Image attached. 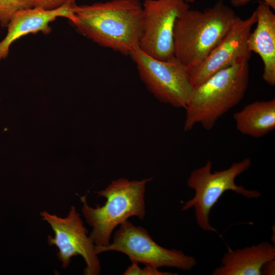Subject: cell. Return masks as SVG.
Instances as JSON below:
<instances>
[{
	"label": "cell",
	"instance_id": "14",
	"mask_svg": "<svg viewBox=\"0 0 275 275\" xmlns=\"http://www.w3.org/2000/svg\"><path fill=\"white\" fill-rule=\"evenodd\" d=\"M237 129L255 138L263 137L275 129V99L255 101L235 113Z\"/></svg>",
	"mask_w": 275,
	"mask_h": 275
},
{
	"label": "cell",
	"instance_id": "17",
	"mask_svg": "<svg viewBox=\"0 0 275 275\" xmlns=\"http://www.w3.org/2000/svg\"><path fill=\"white\" fill-rule=\"evenodd\" d=\"M76 0H34V7L46 10L54 9L65 5H75Z\"/></svg>",
	"mask_w": 275,
	"mask_h": 275
},
{
	"label": "cell",
	"instance_id": "4",
	"mask_svg": "<svg viewBox=\"0 0 275 275\" xmlns=\"http://www.w3.org/2000/svg\"><path fill=\"white\" fill-rule=\"evenodd\" d=\"M152 178L129 180L120 178L113 180L104 189L95 191L106 199L104 205L90 206L87 195L80 196L81 212L92 228L89 237L97 246H105L111 242L114 229L131 216L142 220L146 215L145 202L147 184Z\"/></svg>",
	"mask_w": 275,
	"mask_h": 275
},
{
	"label": "cell",
	"instance_id": "6",
	"mask_svg": "<svg viewBox=\"0 0 275 275\" xmlns=\"http://www.w3.org/2000/svg\"><path fill=\"white\" fill-rule=\"evenodd\" d=\"M95 251L98 255L108 251L119 252L127 256L131 262L142 263L157 268L171 267L187 271L197 264L195 258L181 250L161 246L146 229L127 220L120 225L112 242L105 246L96 245Z\"/></svg>",
	"mask_w": 275,
	"mask_h": 275
},
{
	"label": "cell",
	"instance_id": "1",
	"mask_svg": "<svg viewBox=\"0 0 275 275\" xmlns=\"http://www.w3.org/2000/svg\"><path fill=\"white\" fill-rule=\"evenodd\" d=\"M79 33L99 45L129 55L139 47L143 24L139 0H111L76 5L71 22Z\"/></svg>",
	"mask_w": 275,
	"mask_h": 275
},
{
	"label": "cell",
	"instance_id": "20",
	"mask_svg": "<svg viewBox=\"0 0 275 275\" xmlns=\"http://www.w3.org/2000/svg\"><path fill=\"white\" fill-rule=\"evenodd\" d=\"M195 1L196 0H185V1L187 3H194Z\"/></svg>",
	"mask_w": 275,
	"mask_h": 275
},
{
	"label": "cell",
	"instance_id": "11",
	"mask_svg": "<svg viewBox=\"0 0 275 275\" xmlns=\"http://www.w3.org/2000/svg\"><path fill=\"white\" fill-rule=\"evenodd\" d=\"M76 6L65 5L51 10L33 7L17 11L7 26L6 37L0 42V61L8 56L12 44L21 37L40 32L44 34H49L51 31L50 23L58 17H65L72 22Z\"/></svg>",
	"mask_w": 275,
	"mask_h": 275
},
{
	"label": "cell",
	"instance_id": "5",
	"mask_svg": "<svg viewBox=\"0 0 275 275\" xmlns=\"http://www.w3.org/2000/svg\"><path fill=\"white\" fill-rule=\"evenodd\" d=\"M251 164V159L247 157L233 163L227 169L212 173V162L208 160L204 166L194 170L187 179V185L195 194L184 203L181 210L194 207L198 225L205 231L217 232L210 224L209 214L225 192L232 190L248 199L261 196L258 190L246 189L235 182L236 177L248 170Z\"/></svg>",
	"mask_w": 275,
	"mask_h": 275
},
{
	"label": "cell",
	"instance_id": "15",
	"mask_svg": "<svg viewBox=\"0 0 275 275\" xmlns=\"http://www.w3.org/2000/svg\"><path fill=\"white\" fill-rule=\"evenodd\" d=\"M34 0H0V25L7 28L18 11L34 7Z\"/></svg>",
	"mask_w": 275,
	"mask_h": 275
},
{
	"label": "cell",
	"instance_id": "19",
	"mask_svg": "<svg viewBox=\"0 0 275 275\" xmlns=\"http://www.w3.org/2000/svg\"><path fill=\"white\" fill-rule=\"evenodd\" d=\"M275 272V261L271 260L265 263L261 268V274L272 275Z\"/></svg>",
	"mask_w": 275,
	"mask_h": 275
},
{
	"label": "cell",
	"instance_id": "9",
	"mask_svg": "<svg viewBox=\"0 0 275 275\" xmlns=\"http://www.w3.org/2000/svg\"><path fill=\"white\" fill-rule=\"evenodd\" d=\"M143 24L139 48L156 59L168 61L174 54L176 21L189 9L185 0H145Z\"/></svg>",
	"mask_w": 275,
	"mask_h": 275
},
{
	"label": "cell",
	"instance_id": "7",
	"mask_svg": "<svg viewBox=\"0 0 275 275\" xmlns=\"http://www.w3.org/2000/svg\"><path fill=\"white\" fill-rule=\"evenodd\" d=\"M147 90L162 103L184 108L193 88L186 67L175 58L162 61L153 58L139 47L129 54Z\"/></svg>",
	"mask_w": 275,
	"mask_h": 275
},
{
	"label": "cell",
	"instance_id": "12",
	"mask_svg": "<svg viewBox=\"0 0 275 275\" xmlns=\"http://www.w3.org/2000/svg\"><path fill=\"white\" fill-rule=\"evenodd\" d=\"M265 3L259 1L255 10L256 27L251 32L247 45L249 50L258 54L263 63L262 78L269 86L275 85V15Z\"/></svg>",
	"mask_w": 275,
	"mask_h": 275
},
{
	"label": "cell",
	"instance_id": "18",
	"mask_svg": "<svg viewBox=\"0 0 275 275\" xmlns=\"http://www.w3.org/2000/svg\"><path fill=\"white\" fill-rule=\"evenodd\" d=\"M255 0H231V4L235 7H239L244 6L251 1ZM265 3L271 9L275 10V0H259Z\"/></svg>",
	"mask_w": 275,
	"mask_h": 275
},
{
	"label": "cell",
	"instance_id": "2",
	"mask_svg": "<svg viewBox=\"0 0 275 275\" xmlns=\"http://www.w3.org/2000/svg\"><path fill=\"white\" fill-rule=\"evenodd\" d=\"M237 17L222 0L203 11L189 9L175 22V58L187 70L195 67L218 43Z\"/></svg>",
	"mask_w": 275,
	"mask_h": 275
},
{
	"label": "cell",
	"instance_id": "10",
	"mask_svg": "<svg viewBox=\"0 0 275 275\" xmlns=\"http://www.w3.org/2000/svg\"><path fill=\"white\" fill-rule=\"evenodd\" d=\"M256 20L255 11L245 19L238 16L233 25L205 59L188 70L193 88L221 70L249 62L252 52L248 48L247 40Z\"/></svg>",
	"mask_w": 275,
	"mask_h": 275
},
{
	"label": "cell",
	"instance_id": "3",
	"mask_svg": "<svg viewBox=\"0 0 275 275\" xmlns=\"http://www.w3.org/2000/svg\"><path fill=\"white\" fill-rule=\"evenodd\" d=\"M249 62L221 70L193 88L184 109L183 130L197 124L211 130L218 119L237 105L244 97L249 81Z\"/></svg>",
	"mask_w": 275,
	"mask_h": 275
},
{
	"label": "cell",
	"instance_id": "13",
	"mask_svg": "<svg viewBox=\"0 0 275 275\" xmlns=\"http://www.w3.org/2000/svg\"><path fill=\"white\" fill-rule=\"evenodd\" d=\"M275 260V246L267 241L225 253L221 265L212 271L213 275H261L267 262Z\"/></svg>",
	"mask_w": 275,
	"mask_h": 275
},
{
	"label": "cell",
	"instance_id": "16",
	"mask_svg": "<svg viewBox=\"0 0 275 275\" xmlns=\"http://www.w3.org/2000/svg\"><path fill=\"white\" fill-rule=\"evenodd\" d=\"M132 264L124 271V275H174L169 272H164L158 270L155 267L150 265H145L142 268L139 267L138 263L131 262Z\"/></svg>",
	"mask_w": 275,
	"mask_h": 275
},
{
	"label": "cell",
	"instance_id": "8",
	"mask_svg": "<svg viewBox=\"0 0 275 275\" xmlns=\"http://www.w3.org/2000/svg\"><path fill=\"white\" fill-rule=\"evenodd\" d=\"M43 221L50 226L53 236L48 235L47 242L58 249L57 257L62 267L67 268L74 256L80 255L84 259L86 267L85 275H98L101 265L95 244L88 236V231L84 224L76 207L72 206L67 216L64 217L43 211L40 212Z\"/></svg>",
	"mask_w": 275,
	"mask_h": 275
}]
</instances>
